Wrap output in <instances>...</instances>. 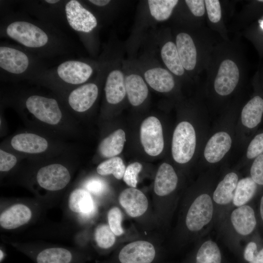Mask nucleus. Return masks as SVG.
Listing matches in <instances>:
<instances>
[{"label": "nucleus", "mask_w": 263, "mask_h": 263, "mask_svg": "<svg viewBox=\"0 0 263 263\" xmlns=\"http://www.w3.org/2000/svg\"><path fill=\"white\" fill-rule=\"evenodd\" d=\"M1 100L15 109L30 130L62 140L76 139L78 135L76 120L53 92L16 86L5 92Z\"/></svg>", "instance_id": "obj_1"}, {"label": "nucleus", "mask_w": 263, "mask_h": 263, "mask_svg": "<svg viewBox=\"0 0 263 263\" xmlns=\"http://www.w3.org/2000/svg\"><path fill=\"white\" fill-rule=\"evenodd\" d=\"M0 36L15 41L44 60L76 53L75 44L62 30L2 4Z\"/></svg>", "instance_id": "obj_2"}, {"label": "nucleus", "mask_w": 263, "mask_h": 263, "mask_svg": "<svg viewBox=\"0 0 263 263\" xmlns=\"http://www.w3.org/2000/svg\"><path fill=\"white\" fill-rule=\"evenodd\" d=\"M72 152L47 159L32 160L15 170L16 179L34 192L45 205L64 191L71 183L76 165Z\"/></svg>", "instance_id": "obj_3"}, {"label": "nucleus", "mask_w": 263, "mask_h": 263, "mask_svg": "<svg viewBox=\"0 0 263 263\" xmlns=\"http://www.w3.org/2000/svg\"><path fill=\"white\" fill-rule=\"evenodd\" d=\"M99 65L98 60L69 59L48 68L34 84L49 89L60 98L93 78Z\"/></svg>", "instance_id": "obj_4"}, {"label": "nucleus", "mask_w": 263, "mask_h": 263, "mask_svg": "<svg viewBox=\"0 0 263 263\" xmlns=\"http://www.w3.org/2000/svg\"><path fill=\"white\" fill-rule=\"evenodd\" d=\"M45 60L19 45L0 44V80L34 84L48 69Z\"/></svg>", "instance_id": "obj_5"}, {"label": "nucleus", "mask_w": 263, "mask_h": 263, "mask_svg": "<svg viewBox=\"0 0 263 263\" xmlns=\"http://www.w3.org/2000/svg\"><path fill=\"white\" fill-rule=\"evenodd\" d=\"M178 0H141L137 6L134 24L123 47L129 58L137 56L149 30L169 19L179 3Z\"/></svg>", "instance_id": "obj_6"}, {"label": "nucleus", "mask_w": 263, "mask_h": 263, "mask_svg": "<svg viewBox=\"0 0 263 263\" xmlns=\"http://www.w3.org/2000/svg\"><path fill=\"white\" fill-rule=\"evenodd\" d=\"M64 140L32 130L18 132L4 140L0 148L32 160L55 158L73 150Z\"/></svg>", "instance_id": "obj_7"}, {"label": "nucleus", "mask_w": 263, "mask_h": 263, "mask_svg": "<svg viewBox=\"0 0 263 263\" xmlns=\"http://www.w3.org/2000/svg\"><path fill=\"white\" fill-rule=\"evenodd\" d=\"M226 245L235 253L242 254L245 244L259 231L255 200L233 207L216 227Z\"/></svg>", "instance_id": "obj_8"}, {"label": "nucleus", "mask_w": 263, "mask_h": 263, "mask_svg": "<svg viewBox=\"0 0 263 263\" xmlns=\"http://www.w3.org/2000/svg\"><path fill=\"white\" fill-rule=\"evenodd\" d=\"M63 23L64 29L67 27L74 32L91 56L97 55L99 32L102 25L82 0H65Z\"/></svg>", "instance_id": "obj_9"}, {"label": "nucleus", "mask_w": 263, "mask_h": 263, "mask_svg": "<svg viewBox=\"0 0 263 263\" xmlns=\"http://www.w3.org/2000/svg\"><path fill=\"white\" fill-rule=\"evenodd\" d=\"M213 191L201 190L197 193L189 202L186 210L184 225L187 231L195 239L204 238L215 226Z\"/></svg>", "instance_id": "obj_10"}, {"label": "nucleus", "mask_w": 263, "mask_h": 263, "mask_svg": "<svg viewBox=\"0 0 263 263\" xmlns=\"http://www.w3.org/2000/svg\"><path fill=\"white\" fill-rule=\"evenodd\" d=\"M98 60L99 67L93 78L69 91L59 98L76 120L77 117L93 108L98 98L101 87L104 84L105 65L100 56Z\"/></svg>", "instance_id": "obj_11"}, {"label": "nucleus", "mask_w": 263, "mask_h": 263, "mask_svg": "<svg viewBox=\"0 0 263 263\" xmlns=\"http://www.w3.org/2000/svg\"><path fill=\"white\" fill-rule=\"evenodd\" d=\"M45 205L38 199H15L1 202L0 226L1 230H17L35 221Z\"/></svg>", "instance_id": "obj_12"}, {"label": "nucleus", "mask_w": 263, "mask_h": 263, "mask_svg": "<svg viewBox=\"0 0 263 263\" xmlns=\"http://www.w3.org/2000/svg\"><path fill=\"white\" fill-rule=\"evenodd\" d=\"M130 59L152 89L161 93L173 90L175 86L174 75L160 63L152 50L149 48L140 56Z\"/></svg>", "instance_id": "obj_13"}, {"label": "nucleus", "mask_w": 263, "mask_h": 263, "mask_svg": "<svg viewBox=\"0 0 263 263\" xmlns=\"http://www.w3.org/2000/svg\"><path fill=\"white\" fill-rule=\"evenodd\" d=\"M11 244L35 263H83L84 261V256L76 248L17 243Z\"/></svg>", "instance_id": "obj_14"}, {"label": "nucleus", "mask_w": 263, "mask_h": 263, "mask_svg": "<svg viewBox=\"0 0 263 263\" xmlns=\"http://www.w3.org/2000/svg\"><path fill=\"white\" fill-rule=\"evenodd\" d=\"M65 0L18 1L21 10L32 17L62 30Z\"/></svg>", "instance_id": "obj_15"}, {"label": "nucleus", "mask_w": 263, "mask_h": 263, "mask_svg": "<svg viewBox=\"0 0 263 263\" xmlns=\"http://www.w3.org/2000/svg\"><path fill=\"white\" fill-rule=\"evenodd\" d=\"M66 209L75 221L83 224L96 214L97 207L93 195L81 186L73 187L66 198Z\"/></svg>", "instance_id": "obj_16"}, {"label": "nucleus", "mask_w": 263, "mask_h": 263, "mask_svg": "<svg viewBox=\"0 0 263 263\" xmlns=\"http://www.w3.org/2000/svg\"><path fill=\"white\" fill-rule=\"evenodd\" d=\"M239 180L236 172H229L225 175L213 189L212 199L215 207L216 227L233 208L232 201Z\"/></svg>", "instance_id": "obj_17"}, {"label": "nucleus", "mask_w": 263, "mask_h": 263, "mask_svg": "<svg viewBox=\"0 0 263 263\" xmlns=\"http://www.w3.org/2000/svg\"><path fill=\"white\" fill-rule=\"evenodd\" d=\"M196 144V134L192 125L187 121L179 123L173 132L171 152L173 159L180 164L192 158Z\"/></svg>", "instance_id": "obj_18"}, {"label": "nucleus", "mask_w": 263, "mask_h": 263, "mask_svg": "<svg viewBox=\"0 0 263 263\" xmlns=\"http://www.w3.org/2000/svg\"><path fill=\"white\" fill-rule=\"evenodd\" d=\"M123 71L128 99L132 106L139 107L146 101L149 96L148 85L130 58L124 59Z\"/></svg>", "instance_id": "obj_19"}, {"label": "nucleus", "mask_w": 263, "mask_h": 263, "mask_svg": "<svg viewBox=\"0 0 263 263\" xmlns=\"http://www.w3.org/2000/svg\"><path fill=\"white\" fill-rule=\"evenodd\" d=\"M140 140L145 152L155 156L164 149L162 127L159 120L150 116L146 118L140 127Z\"/></svg>", "instance_id": "obj_20"}, {"label": "nucleus", "mask_w": 263, "mask_h": 263, "mask_svg": "<svg viewBox=\"0 0 263 263\" xmlns=\"http://www.w3.org/2000/svg\"><path fill=\"white\" fill-rule=\"evenodd\" d=\"M239 77V70L235 62L229 59L223 60L214 81L216 92L223 96L230 94L237 86Z\"/></svg>", "instance_id": "obj_21"}, {"label": "nucleus", "mask_w": 263, "mask_h": 263, "mask_svg": "<svg viewBox=\"0 0 263 263\" xmlns=\"http://www.w3.org/2000/svg\"><path fill=\"white\" fill-rule=\"evenodd\" d=\"M155 255V248L151 243L137 241L126 245L121 250L118 258L121 263H151Z\"/></svg>", "instance_id": "obj_22"}, {"label": "nucleus", "mask_w": 263, "mask_h": 263, "mask_svg": "<svg viewBox=\"0 0 263 263\" xmlns=\"http://www.w3.org/2000/svg\"><path fill=\"white\" fill-rule=\"evenodd\" d=\"M118 201L127 214L132 217L143 215L148 207V201L145 194L134 188L123 190L119 196Z\"/></svg>", "instance_id": "obj_23"}, {"label": "nucleus", "mask_w": 263, "mask_h": 263, "mask_svg": "<svg viewBox=\"0 0 263 263\" xmlns=\"http://www.w3.org/2000/svg\"><path fill=\"white\" fill-rule=\"evenodd\" d=\"M175 43L185 70H193L197 64V52L191 36L185 32H179L175 36Z\"/></svg>", "instance_id": "obj_24"}, {"label": "nucleus", "mask_w": 263, "mask_h": 263, "mask_svg": "<svg viewBox=\"0 0 263 263\" xmlns=\"http://www.w3.org/2000/svg\"><path fill=\"white\" fill-rule=\"evenodd\" d=\"M232 140L229 134L225 132H219L213 135L207 142L204 156L210 163L219 162L230 150Z\"/></svg>", "instance_id": "obj_25"}, {"label": "nucleus", "mask_w": 263, "mask_h": 263, "mask_svg": "<svg viewBox=\"0 0 263 263\" xmlns=\"http://www.w3.org/2000/svg\"><path fill=\"white\" fill-rule=\"evenodd\" d=\"M82 1L95 15L102 25L111 23L114 19L125 2L113 0Z\"/></svg>", "instance_id": "obj_26"}, {"label": "nucleus", "mask_w": 263, "mask_h": 263, "mask_svg": "<svg viewBox=\"0 0 263 263\" xmlns=\"http://www.w3.org/2000/svg\"><path fill=\"white\" fill-rule=\"evenodd\" d=\"M178 182V178L173 167L164 163L160 165L156 173L154 191L158 196H167L175 190Z\"/></svg>", "instance_id": "obj_27"}, {"label": "nucleus", "mask_w": 263, "mask_h": 263, "mask_svg": "<svg viewBox=\"0 0 263 263\" xmlns=\"http://www.w3.org/2000/svg\"><path fill=\"white\" fill-rule=\"evenodd\" d=\"M221 250L216 242L209 238L201 239L193 263H222Z\"/></svg>", "instance_id": "obj_28"}, {"label": "nucleus", "mask_w": 263, "mask_h": 263, "mask_svg": "<svg viewBox=\"0 0 263 263\" xmlns=\"http://www.w3.org/2000/svg\"><path fill=\"white\" fill-rule=\"evenodd\" d=\"M125 141L124 131L118 129L101 141L98 146V153L105 158L115 157L122 151Z\"/></svg>", "instance_id": "obj_29"}, {"label": "nucleus", "mask_w": 263, "mask_h": 263, "mask_svg": "<svg viewBox=\"0 0 263 263\" xmlns=\"http://www.w3.org/2000/svg\"><path fill=\"white\" fill-rule=\"evenodd\" d=\"M259 186L250 176L239 180L232 201V207H238L254 201L258 194Z\"/></svg>", "instance_id": "obj_30"}, {"label": "nucleus", "mask_w": 263, "mask_h": 263, "mask_svg": "<svg viewBox=\"0 0 263 263\" xmlns=\"http://www.w3.org/2000/svg\"><path fill=\"white\" fill-rule=\"evenodd\" d=\"M263 113V99L255 96L244 107L241 113L242 124L247 128L252 129L261 122Z\"/></svg>", "instance_id": "obj_31"}, {"label": "nucleus", "mask_w": 263, "mask_h": 263, "mask_svg": "<svg viewBox=\"0 0 263 263\" xmlns=\"http://www.w3.org/2000/svg\"><path fill=\"white\" fill-rule=\"evenodd\" d=\"M241 256L245 263H263V237L260 231L244 244Z\"/></svg>", "instance_id": "obj_32"}, {"label": "nucleus", "mask_w": 263, "mask_h": 263, "mask_svg": "<svg viewBox=\"0 0 263 263\" xmlns=\"http://www.w3.org/2000/svg\"><path fill=\"white\" fill-rule=\"evenodd\" d=\"M126 167L122 159L119 157L107 159L100 163L96 168L97 173L101 176L113 174L117 179L123 178Z\"/></svg>", "instance_id": "obj_33"}, {"label": "nucleus", "mask_w": 263, "mask_h": 263, "mask_svg": "<svg viewBox=\"0 0 263 263\" xmlns=\"http://www.w3.org/2000/svg\"><path fill=\"white\" fill-rule=\"evenodd\" d=\"M22 156L0 148V177L13 173L19 167Z\"/></svg>", "instance_id": "obj_34"}, {"label": "nucleus", "mask_w": 263, "mask_h": 263, "mask_svg": "<svg viewBox=\"0 0 263 263\" xmlns=\"http://www.w3.org/2000/svg\"><path fill=\"white\" fill-rule=\"evenodd\" d=\"M94 240L96 245L101 249H108L115 243V235L108 224H100L94 231Z\"/></svg>", "instance_id": "obj_35"}, {"label": "nucleus", "mask_w": 263, "mask_h": 263, "mask_svg": "<svg viewBox=\"0 0 263 263\" xmlns=\"http://www.w3.org/2000/svg\"><path fill=\"white\" fill-rule=\"evenodd\" d=\"M123 215L118 207L111 208L107 213L108 225L116 236H120L124 233L122 226Z\"/></svg>", "instance_id": "obj_36"}, {"label": "nucleus", "mask_w": 263, "mask_h": 263, "mask_svg": "<svg viewBox=\"0 0 263 263\" xmlns=\"http://www.w3.org/2000/svg\"><path fill=\"white\" fill-rule=\"evenodd\" d=\"M81 186L92 195L96 196L102 195L107 189L106 182L97 177L89 178L84 181Z\"/></svg>", "instance_id": "obj_37"}, {"label": "nucleus", "mask_w": 263, "mask_h": 263, "mask_svg": "<svg viewBox=\"0 0 263 263\" xmlns=\"http://www.w3.org/2000/svg\"><path fill=\"white\" fill-rule=\"evenodd\" d=\"M142 169V165L139 162L132 163L126 169L123 180L131 188H135L138 182V175Z\"/></svg>", "instance_id": "obj_38"}, {"label": "nucleus", "mask_w": 263, "mask_h": 263, "mask_svg": "<svg viewBox=\"0 0 263 263\" xmlns=\"http://www.w3.org/2000/svg\"><path fill=\"white\" fill-rule=\"evenodd\" d=\"M250 175L259 186H263V154L254 160L250 168Z\"/></svg>", "instance_id": "obj_39"}, {"label": "nucleus", "mask_w": 263, "mask_h": 263, "mask_svg": "<svg viewBox=\"0 0 263 263\" xmlns=\"http://www.w3.org/2000/svg\"><path fill=\"white\" fill-rule=\"evenodd\" d=\"M204 1L209 20L213 23L219 21L222 15L219 0H206Z\"/></svg>", "instance_id": "obj_40"}, {"label": "nucleus", "mask_w": 263, "mask_h": 263, "mask_svg": "<svg viewBox=\"0 0 263 263\" xmlns=\"http://www.w3.org/2000/svg\"><path fill=\"white\" fill-rule=\"evenodd\" d=\"M263 152V132L257 135L250 142L247 150L246 156L253 159Z\"/></svg>", "instance_id": "obj_41"}, {"label": "nucleus", "mask_w": 263, "mask_h": 263, "mask_svg": "<svg viewBox=\"0 0 263 263\" xmlns=\"http://www.w3.org/2000/svg\"><path fill=\"white\" fill-rule=\"evenodd\" d=\"M190 12L195 17H201L205 12V1L203 0H186L184 1Z\"/></svg>", "instance_id": "obj_42"}, {"label": "nucleus", "mask_w": 263, "mask_h": 263, "mask_svg": "<svg viewBox=\"0 0 263 263\" xmlns=\"http://www.w3.org/2000/svg\"><path fill=\"white\" fill-rule=\"evenodd\" d=\"M259 222V231L263 237V192L255 200Z\"/></svg>", "instance_id": "obj_43"}, {"label": "nucleus", "mask_w": 263, "mask_h": 263, "mask_svg": "<svg viewBox=\"0 0 263 263\" xmlns=\"http://www.w3.org/2000/svg\"><path fill=\"white\" fill-rule=\"evenodd\" d=\"M5 256V253L3 251V250L1 249L0 250V262H1L3 259L4 258Z\"/></svg>", "instance_id": "obj_44"}, {"label": "nucleus", "mask_w": 263, "mask_h": 263, "mask_svg": "<svg viewBox=\"0 0 263 263\" xmlns=\"http://www.w3.org/2000/svg\"><path fill=\"white\" fill-rule=\"evenodd\" d=\"M259 22L261 28L263 30V20H259Z\"/></svg>", "instance_id": "obj_45"}, {"label": "nucleus", "mask_w": 263, "mask_h": 263, "mask_svg": "<svg viewBox=\"0 0 263 263\" xmlns=\"http://www.w3.org/2000/svg\"><path fill=\"white\" fill-rule=\"evenodd\" d=\"M259 1H260V2H263V0H258Z\"/></svg>", "instance_id": "obj_46"}]
</instances>
